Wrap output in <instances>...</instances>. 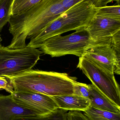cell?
Here are the masks:
<instances>
[{"mask_svg":"<svg viewBox=\"0 0 120 120\" xmlns=\"http://www.w3.org/2000/svg\"><path fill=\"white\" fill-rule=\"evenodd\" d=\"M58 109L66 111H82L91 107L90 99L74 94L52 97Z\"/></svg>","mask_w":120,"mask_h":120,"instance_id":"11","label":"cell"},{"mask_svg":"<svg viewBox=\"0 0 120 120\" xmlns=\"http://www.w3.org/2000/svg\"><path fill=\"white\" fill-rule=\"evenodd\" d=\"M5 90L10 94L15 92L14 89L9 79L5 76H0V90Z\"/></svg>","mask_w":120,"mask_h":120,"instance_id":"18","label":"cell"},{"mask_svg":"<svg viewBox=\"0 0 120 120\" xmlns=\"http://www.w3.org/2000/svg\"><path fill=\"white\" fill-rule=\"evenodd\" d=\"M7 78L15 92L38 93L50 97L73 94L77 80L66 73L31 69Z\"/></svg>","mask_w":120,"mask_h":120,"instance_id":"2","label":"cell"},{"mask_svg":"<svg viewBox=\"0 0 120 120\" xmlns=\"http://www.w3.org/2000/svg\"><path fill=\"white\" fill-rule=\"evenodd\" d=\"M87 120H120V113L100 110L90 107L83 112Z\"/></svg>","mask_w":120,"mask_h":120,"instance_id":"13","label":"cell"},{"mask_svg":"<svg viewBox=\"0 0 120 120\" xmlns=\"http://www.w3.org/2000/svg\"><path fill=\"white\" fill-rule=\"evenodd\" d=\"M42 53L36 48L26 46L17 49L0 47V76L15 75L31 70Z\"/></svg>","mask_w":120,"mask_h":120,"instance_id":"5","label":"cell"},{"mask_svg":"<svg viewBox=\"0 0 120 120\" xmlns=\"http://www.w3.org/2000/svg\"><path fill=\"white\" fill-rule=\"evenodd\" d=\"M96 9L92 0L81 1L62 14L38 35L30 38L26 47L40 48L49 38L71 31L86 29L95 16Z\"/></svg>","mask_w":120,"mask_h":120,"instance_id":"3","label":"cell"},{"mask_svg":"<svg viewBox=\"0 0 120 120\" xmlns=\"http://www.w3.org/2000/svg\"><path fill=\"white\" fill-rule=\"evenodd\" d=\"M90 94L89 99L91 107L113 113H120V109L102 94L93 85L90 84Z\"/></svg>","mask_w":120,"mask_h":120,"instance_id":"12","label":"cell"},{"mask_svg":"<svg viewBox=\"0 0 120 120\" xmlns=\"http://www.w3.org/2000/svg\"><path fill=\"white\" fill-rule=\"evenodd\" d=\"M15 101L37 112L41 116H45L58 109L52 97L38 93L15 92L11 94Z\"/></svg>","mask_w":120,"mask_h":120,"instance_id":"8","label":"cell"},{"mask_svg":"<svg viewBox=\"0 0 120 120\" xmlns=\"http://www.w3.org/2000/svg\"><path fill=\"white\" fill-rule=\"evenodd\" d=\"M82 57L109 73L120 75V57L112 46L111 38L95 43L85 51Z\"/></svg>","mask_w":120,"mask_h":120,"instance_id":"7","label":"cell"},{"mask_svg":"<svg viewBox=\"0 0 120 120\" xmlns=\"http://www.w3.org/2000/svg\"><path fill=\"white\" fill-rule=\"evenodd\" d=\"M61 0H41L23 14L11 16L9 21V31L12 36L8 49L23 48L26 39L38 35L66 10Z\"/></svg>","mask_w":120,"mask_h":120,"instance_id":"1","label":"cell"},{"mask_svg":"<svg viewBox=\"0 0 120 120\" xmlns=\"http://www.w3.org/2000/svg\"><path fill=\"white\" fill-rule=\"evenodd\" d=\"M77 68L82 71L102 94L120 109V86L114 74L105 71L83 57H79Z\"/></svg>","mask_w":120,"mask_h":120,"instance_id":"6","label":"cell"},{"mask_svg":"<svg viewBox=\"0 0 120 120\" xmlns=\"http://www.w3.org/2000/svg\"><path fill=\"white\" fill-rule=\"evenodd\" d=\"M41 0H13L10 10L11 16H18L28 11Z\"/></svg>","mask_w":120,"mask_h":120,"instance_id":"14","label":"cell"},{"mask_svg":"<svg viewBox=\"0 0 120 120\" xmlns=\"http://www.w3.org/2000/svg\"><path fill=\"white\" fill-rule=\"evenodd\" d=\"M12 2L13 0H0V32L10 19Z\"/></svg>","mask_w":120,"mask_h":120,"instance_id":"15","label":"cell"},{"mask_svg":"<svg viewBox=\"0 0 120 120\" xmlns=\"http://www.w3.org/2000/svg\"><path fill=\"white\" fill-rule=\"evenodd\" d=\"M86 30L93 41H101L111 38L120 31V20L95 15Z\"/></svg>","mask_w":120,"mask_h":120,"instance_id":"9","label":"cell"},{"mask_svg":"<svg viewBox=\"0 0 120 120\" xmlns=\"http://www.w3.org/2000/svg\"><path fill=\"white\" fill-rule=\"evenodd\" d=\"M1 35H0V47H2V46L1 44V41H2V38H1Z\"/></svg>","mask_w":120,"mask_h":120,"instance_id":"22","label":"cell"},{"mask_svg":"<svg viewBox=\"0 0 120 120\" xmlns=\"http://www.w3.org/2000/svg\"><path fill=\"white\" fill-rule=\"evenodd\" d=\"M97 42L91 39L85 29L65 36L58 35L49 38L42 44L40 49L42 53L52 57L67 55L80 57L87 49Z\"/></svg>","mask_w":120,"mask_h":120,"instance_id":"4","label":"cell"},{"mask_svg":"<svg viewBox=\"0 0 120 120\" xmlns=\"http://www.w3.org/2000/svg\"><path fill=\"white\" fill-rule=\"evenodd\" d=\"M111 2L112 1L111 0L110 1V0H92V2L96 9L106 6L107 4L108 3Z\"/></svg>","mask_w":120,"mask_h":120,"instance_id":"21","label":"cell"},{"mask_svg":"<svg viewBox=\"0 0 120 120\" xmlns=\"http://www.w3.org/2000/svg\"><path fill=\"white\" fill-rule=\"evenodd\" d=\"M95 15L120 20V5L97 8Z\"/></svg>","mask_w":120,"mask_h":120,"instance_id":"16","label":"cell"},{"mask_svg":"<svg viewBox=\"0 0 120 120\" xmlns=\"http://www.w3.org/2000/svg\"><path fill=\"white\" fill-rule=\"evenodd\" d=\"M41 116L37 112L15 101L11 94L0 95V120H13L16 118Z\"/></svg>","mask_w":120,"mask_h":120,"instance_id":"10","label":"cell"},{"mask_svg":"<svg viewBox=\"0 0 120 120\" xmlns=\"http://www.w3.org/2000/svg\"><path fill=\"white\" fill-rule=\"evenodd\" d=\"M67 115V120H87L81 112L69 111Z\"/></svg>","mask_w":120,"mask_h":120,"instance_id":"19","label":"cell"},{"mask_svg":"<svg viewBox=\"0 0 120 120\" xmlns=\"http://www.w3.org/2000/svg\"><path fill=\"white\" fill-rule=\"evenodd\" d=\"M81 0H61L62 6L66 10L71 8L75 5L81 1Z\"/></svg>","mask_w":120,"mask_h":120,"instance_id":"20","label":"cell"},{"mask_svg":"<svg viewBox=\"0 0 120 120\" xmlns=\"http://www.w3.org/2000/svg\"><path fill=\"white\" fill-rule=\"evenodd\" d=\"M90 94V84L87 85L76 81L74 82L73 94L89 99Z\"/></svg>","mask_w":120,"mask_h":120,"instance_id":"17","label":"cell"}]
</instances>
